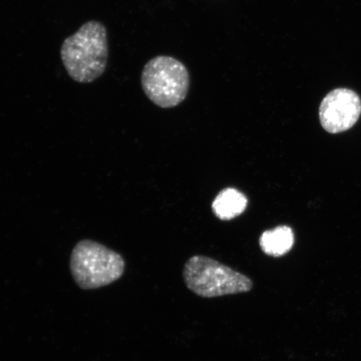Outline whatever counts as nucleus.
<instances>
[{
  "label": "nucleus",
  "mask_w": 361,
  "mask_h": 361,
  "mask_svg": "<svg viewBox=\"0 0 361 361\" xmlns=\"http://www.w3.org/2000/svg\"><path fill=\"white\" fill-rule=\"evenodd\" d=\"M61 56L68 75L76 82L92 83L101 78L108 59L105 25L97 20L85 23L63 42Z\"/></svg>",
  "instance_id": "nucleus-1"
},
{
  "label": "nucleus",
  "mask_w": 361,
  "mask_h": 361,
  "mask_svg": "<svg viewBox=\"0 0 361 361\" xmlns=\"http://www.w3.org/2000/svg\"><path fill=\"white\" fill-rule=\"evenodd\" d=\"M183 274L188 290L207 299L247 293L254 286L246 275L206 256L191 257Z\"/></svg>",
  "instance_id": "nucleus-2"
},
{
  "label": "nucleus",
  "mask_w": 361,
  "mask_h": 361,
  "mask_svg": "<svg viewBox=\"0 0 361 361\" xmlns=\"http://www.w3.org/2000/svg\"><path fill=\"white\" fill-rule=\"evenodd\" d=\"M70 267L76 284L90 290L118 281L125 271V261L118 252L101 243L82 240L72 251Z\"/></svg>",
  "instance_id": "nucleus-3"
},
{
  "label": "nucleus",
  "mask_w": 361,
  "mask_h": 361,
  "mask_svg": "<svg viewBox=\"0 0 361 361\" xmlns=\"http://www.w3.org/2000/svg\"><path fill=\"white\" fill-rule=\"evenodd\" d=\"M141 83L144 93L161 108H173L186 99L190 78L183 63L173 57L158 56L143 68Z\"/></svg>",
  "instance_id": "nucleus-4"
},
{
  "label": "nucleus",
  "mask_w": 361,
  "mask_h": 361,
  "mask_svg": "<svg viewBox=\"0 0 361 361\" xmlns=\"http://www.w3.org/2000/svg\"><path fill=\"white\" fill-rule=\"evenodd\" d=\"M360 115L361 99L353 90H333L320 103V124L329 133L346 132L357 123Z\"/></svg>",
  "instance_id": "nucleus-5"
},
{
  "label": "nucleus",
  "mask_w": 361,
  "mask_h": 361,
  "mask_svg": "<svg viewBox=\"0 0 361 361\" xmlns=\"http://www.w3.org/2000/svg\"><path fill=\"white\" fill-rule=\"evenodd\" d=\"M247 198L235 188L221 191L212 205L214 214L221 220H231L241 215L247 209Z\"/></svg>",
  "instance_id": "nucleus-6"
},
{
  "label": "nucleus",
  "mask_w": 361,
  "mask_h": 361,
  "mask_svg": "<svg viewBox=\"0 0 361 361\" xmlns=\"http://www.w3.org/2000/svg\"><path fill=\"white\" fill-rule=\"evenodd\" d=\"M295 243V234L290 227L279 226L273 230L262 233L259 245L265 255L281 257L292 250Z\"/></svg>",
  "instance_id": "nucleus-7"
}]
</instances>
